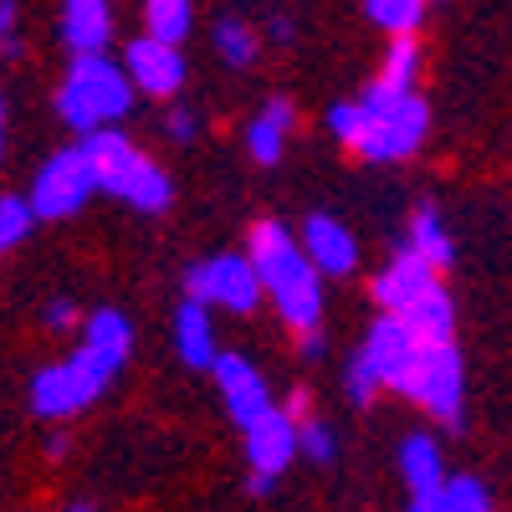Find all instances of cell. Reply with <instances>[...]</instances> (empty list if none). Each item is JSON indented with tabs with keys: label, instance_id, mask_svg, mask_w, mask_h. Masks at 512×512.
Returning <instances> with one entry per match:
<instances>
[{
	"label": "cell",
	"instance_id": "cell-1",
	"mask_svg": "<svg viewBox=\"0 0 512 512\" xmlns=\"http://www.w3.org/2000/svg\"><path fill=\"white\" fill-rule=\"evenodd\" d=\"M328 128L364 159H405L420 149L425 128H431V108L415 93L369 88L364 103H338L328 113Z\"/></svg>",
	"mask_w": 512,
	"mask_h": 512
},
{
	"label": "cell",
	"instance_id": "cell-2",
	"mask_svg": "<svg viewBox=\"0 0 512 512\" xmlns=\"http://www.w3.org/2000/svg\"><path fill=\"white\" fill-rule=\"evenodd\" d=\"M246 267H251L256 287L272 292L277 313H282L292 328L318 333V318H323V282H318V272L303 262L297 241L282 231V221H262V226L251 231Z\"/></svg>",
	"mask_w": 512,
	"mask_h": 512
},
{
	"label": "cell",
	"instance_id": "cell-3",
	"mask_svg": "<svg viewBox=\"0 0 512 512\" xmlns=\"http://www.w3.org/2000/svg\"><path fill=\"white\" fill-rule=\"evenodd\" d=\"M82 154H88V164H93L98 190H113L118 200L149 210V216L169 205V180H164V169H154L134 144L118 134V128H98V134H88Z\"/></svg>",
	"mask_w": 512,
	"mask_h": 512
},
{
	"label": "cell",
	"instance_id": "cell-4",
	"mask_svg": "<svg viewBox=\"0 0 512 512\" xmlns=\"http://www.w3.org/2000/svg\"><path fill=\"white\" fill-rule=\"evenodd\" d=\"M128 103H134V88H128V77L108 57H77L57 93V113L72 128H82V134H98L103 123L123 118Z\"/></svg>",
	"mask_w": 512,
	"mask_h": 512
},
{
	"label": "cell",
	"instance_id": "cell-5",
	"mask_svg": "<svg viewBox=\"0 0 512 512\" xmlns=\"http://www.w3.org/2000/svg\"><path fill=\"white\" fill-rule=\"evenodd\" d=\"M113 374H118V359L82 344L67 364H52V369H41L31 379V405H36V415H52V420L77 415L82 405H93L108 390Z\"/></svg>",
	"mask_w": 512,
	"mask_h": 512
},
{
	"label": "cell",
	"instance_id": "cell-6",
	"mask_svg": "<svg viewBox=\"0 0 512 512\" xmlns=\"http://www.w3.org/2000/svg\"><path fill=\"white\" fill-rule=\"evenodd\" d=\"M410 400H420L425 410H431L446 431H461V420H466V374H461V354L456 344H431V349H420L415 354V369L405 379V390Z\"/></svg>",
	"mask_w": 512,
	"mask_h": 512
},
{
	"label": "cell",
	"instance_id": "cell-7",
	"mask_svg": "<svg viewBox=\"0 0 512 512\" xmlns=\"http://www.w3.org/2000/svg\"><path fill=\"white\" fill-rule=\"evenodd\" d=\"M93 190H98V180H93L88 154H82V149H62V154H52L47 164H41L26 210H31V221H36V216H41V221H62V216H72V210L88 200Z\"/></svg>",
	"mask_w": 512,
	"mask_h": 512
},
{
	"label": "cell",
	"instance_id": "cell-8",
	"mask_svg": "<svg viewBox=\"0 0 512 512\" xmlns=\"http://www.w3.org/2000/svg\"><path fill=\"white\" fill-rule=\"evenodd\" d=\"M190 303L195 308L216 303V308H231V313H251L262 303V287H256V277L241 256H210L205 267L190 272Z\"/></svg>",
	"mask_w": 512,
	"mask_h": 512
},
{
	"label": "cell",
	"instance_id": "cell-9",
	"mask_svg": "<svg viewBox=\"0 0 512 512\" xmlns=\"http://www.w3.org/2000/svg\"><path fill=\"white\" fill-rule=\"evenodd\" d=\"M415 354H420V344L405 333L400 318H379L369 328V338H364V349H359V359L369 364L374 384H390V390H405V379L415 369Z\"/></svg>",
	"mask_w": 512,
	"mask_h": 512
},
{
	"label": "cell",
	"instance_id": "cell-10",
	"mask_svg": "<svg viewBox=\"0 0 512 512\" xmlns=\"http://www.w3.org/2000/svg\"><path fill=\"white\" fill-rule=\"evenodd\" d=\"M123 77H128V88H139V93H149V98H175L180 82H185L180 47H159V41H149V36L128 41Z\"/></svg>",
	"mask_w": 512,
	"mask_h": 512
},
{
	"label": "cell",
	"instance_id": "cell-11",
	"mask_svg": "<svg viewBox=\"0 0 512 512\" xmlns=\"http://www.w3.org/2000/svg\"><path fill=\"white\" fill-rule=\"evenodd\" d=\"M216 384H221V395H226V405H231V415H236V425L246 431V425H256L267 410H272V395H267V379L256 374L241 354H216Z\"/></svg>",
	"mask_w": 512,
	"mask_h": 512
},
{
	"label": "cell",
	"instance_id": "cell-12",
	"mask_svg": "<svg viewBox=\"0 0 512 512\" xmlns=\"http://www.w3.org/2000/svg\"><path fill=\"white\" fill-rule=\"evenodd\" d=\"M303 262L313 267V272H323V277H349L354 267H359V246H354V236L338 226V221H328V216H313L308 221V231H303Z\"/></svg>",
	"mask_w": 512,
	"mask_h": 512
},
{
	"label": "cell",
	"instance_id": "cell-13",
	"mask_svg": "<svg viewBox=\"0 0 512 512\" xmlns=\"http://www.w3.org/2000/svg\"><path fill=\"white\" fill-rule=\"evenodd\" d=\"M292 456H297V425L282 410H267L256 425H246V461L256 466V477L272 482Z\"/></svg>",
	"mask_w": 512,
	"mask_h": 512
},
{
	"label": "cell",
	"instance_id": "cell-14",
	"mask_svg": "<svg viewBox=\"0 0 512 512\" xmlns=\"http://www.w3.org/2000/svg\"><path fill=\"white\" fill-rule=\"evenodd\" d=\"M431 287H436V272L425 267L415 251H400L395 262L374 277V297H379V308H390V318H400L410 303H420Z\"/></svg>",
	"mask_w": 512,
	"mask_h": 512
},
{
	"label": "cell",
	"instance_id": "cell-15",
	"mask_svg": "<svg viewBox=\"0 0 512 512\" xmlns=\"http://www.w3.org/2000/svg\"><path fill=\"white\" fill-rule=\"evenodd\" d=\"M108 31H113V16H108L103 0H72V6L62 11V36H67V47L77 57H98Z\"/></svg>",
	"mask_w": 512,
	"mask_h": 512
},
{
	"label": "cell",
	"instance_id": "cell-16",
	"mask_svg": "<svg viewBox=\"0 0 512 512\" xmlns=\"http://www.w3.org/2000/svg\"><path fill=\"white\" fill-rule=\"evenodd\" d=\"M400 323H405V333L415 338L420 349L451 344V297H446L441 287H431V292L420 297V303H410V308L400 313Z\"/></svg>",
	"mask_w": 512,
	"mask_h": 512
},
{
	"label": "cell",
	"instance_id": "cell-17",
	"mask_svg": "<svg viewBox=\"0 0 512 512\" xmlns=\"http://www.w3.org/2000/svg\"><path fill=\"white\" fill-rule=\"evenodd\" d=\"M400 472H405V482H410V492H415V497L441 492V482H446L441 446H436L431 436H410V441L400 446Z\"/></svg>",
	"mask_w": 512,
	"mask_h": 512
},
{
	"label": "cell",
	"instance_id": "cell-18",
	"mask_svg": "<svg viewBox=\"0 0 512 512\" xmlns=\"http://www.w3.org/2000/svg\"><path fill=\"white\" fill-rule=\"evenodd\" d=\"M175 344H180V359L195 364V369H210V364H216V333H210L205 308H195V303L180 308V318H175Z\"/></svg>",
	"mask_w": 512,
	"mask_h": 512
},
{
	"label": "cell",
	"instance_id": "cell-19",
	"mask_svg": "<svg viewBox=\"0 0 512 512\" xmlns=\"http://www.w3.org/2000/svg\"><path fill=\"white\" fill-rule=\"evenodd\" d=\"M190 0H149L144 6V26H149V41H159V47H180V41L190 36Z\"/></svg>",
	"mask_w": 512,
	"mask_h": 512
},
{
	"label": "cell",
	"instance_id": "cell-20",
	"mask_svg": "<svg viewBox=\"0 0 512 512\" xmlns=\"http://www.w3.org/2000/svg\"><path fill=\"white\" fill-rule=\"evenodd\" d=\"M405 251H415L425 267H451V236H446V226H441V216L436 210H415V221H410V246Z\"/></svg>",
	"mask_w": 512,
	"mask_h": 512
},
{
	"label": "cell",
	"instance_id": "cell-21",
	"mask_svg": "<svg viewBox=\"0 0 512 512\" xmlns=\"http://www.w3.org/2000/svg\"><path fill=\"white\" fill-rule=\"evenodd\" d=\"M287 123H292V108H287V103H267V113L246 128V144H251V159H256V164H277V159H282Z\"/></svg>",
	"mask_w": 512,
	"mask_h": 512
},
{
	"label": "cell",
	"instance_id": "cell-22",
	"mask_svg": "<svg viewBox=\"0 0 512 512\" xmlns=\"http://www.w3.org/2000/svg\"><path fill=\"white\" fill-rule=\"evenodd\" d=\"M415 67H420V47H415V36H395V41H390V52H384V72H379L374 88H384V93H410Z\"/></svg>",
	"mask_w": 512,
	"mask_h": 512
},
{
	"label": "cell",
	"instance_id": "cell-23",
	"mask_svg": "<svg viewBox=\"0 0 512 512\" xmlns=\"http://www.w3.org/2000/svg\"><path fill=\"white\" fill-rule=\"evenodd\" d=\"M128 344H134V333H128V318L123 313H113V308H103V313H93L88 318V349H98V354H108V359H128Z\"/></svg>",
	"mask_w": 512,
	"mask_h": 512
},
{
	"label": "cell",
	"instance_id": "cell-24",
	"mask_svg": "<svg viewBox=\"0 0 512 512\" xmlns=\"http://www.w3.org/2000/svg\"><path fill=\"white\" fill-rule=\"evenodd\" d=\"M364 16L374 26H384V31H395V36H410L425 21V6H420V0H369Z\"/></svg>",
	"mask_w": 512,
	"mask_h": 512
},
{
	"label": "cell",
	"instance_id": "cell-25",
	"mask_svg": "<svg viewBox=\"0 0 512 512\" xmlns=\"http://www.w3.org/2000/svg\"><path fill=\"white\" fill-rule=\"evenodd\" d=\"M436 502H441V512H492V497H487V487H482L477 477H456V482H441Z\"/></svg>",
	"mask_w": 512,
	"mask_h": 512
},
{
	"label": "cell",
	"instance_id": "cell-26",
	"mask_svg": "<svg viewBox=\"0 0 512 512\" xmlns=\"http://www.w3.org/2000/svg\"><path fill=\"white\" fill-rule=\"evenodd\" d=\"M216 47H221V57L231 62V67H246V62H256V36H251V26H241V21H216Z\"/></svg>",
	"mask_w": 512,
	"mask_h": 512
},
{
	"label": "cell",
	"instance_id": "cell-27",
	"mask_svg": "<svg viewBox=\"0 0 512 512\" xmlns=\"http://www.w3.org/2000/svg\"><path fill=\"white\" fill-rule=\"evenodd\" d=\"M31 231V210L21 195H0V251H11Z\"/></svg>",
	"mask_w": 512,
	"mask_h": 512
},
{
	"label": "cell",
	"instance_id": "cell-28",
	"mask_svg": "<svg viewBox=\"0 0 512 512\" xmlns=\"http://www.w3.org/2000/svg\"><path fill=\"white\" fill-rule=\"evenodd\" d=\"M297 451H308L313 461H328V456H333L328 425H323V420H303V425H297Z\"/></svg>",
	"mask_w": 512,
	"mask_h": 512
},
{
	"label": "cell",
	"instance_id": "cell-29",
	"mask_svg": "<svg viewBox=\"0 0 512 512\" xmlns=\"http://www.w3.org/2000/svg\"><path fill=\"white\" fill-rule=\"evenodd\" d=\"M374 390H379V384H374L369 364H364V359H354V364H349V395H354L359 405H369V395H374Z\"/></svg>",
	"mask_w": 512,
	"mask_h": 512
},
{
	"label": "cell",
	"instance_id": "cell-30",
	"mask_svg": "<svg viewBox=\"0 0 512 512\" xmlns=\"http://www.w3.org/2000/svg\"><path fill=\"white\" fill-rule=\"evenodd\" d=\"M16 47H21L16 41V6H0V52L16 57Z\"/></svg>",
	"mask_w": 512,
	"mask_h": 512
},
{
	"label": "cell",
	"instance_id": "cell-31",
	"mask_svg": "<svg viewBox=\"0 0 512 512\" xmlns=\"http://www.w3.org/2000/svg\"><path fill=\"white\" fill-rule=\"evenodd\" d=\"M47 323H52V328H72V323H77L72 303H52V308H47Z\"/></svg>",
	"mask_w": 512,
	"mask_h": 512
},
{
	"label": "cell",
	"instance_id": "cell-32",
	"mask_svg": "<svg viewBox=\"0 0 512 512\" xmlns=\"http://www.w3.org/2000/svg\"><path fill=\"white\" fill-rule=\"evenodd\" d=\"M169 134H175V139H195V118L190 113H169Z\"/></svg>",
	"mask_w": 512,
	"mask_h": 512
},
{
	"label": "cell",
	"instance_id": "cell-33",
	"mask_svg": "<svg viewBox=\"0 0 512 512\" xmlns=\"http://www.w3.org/2000/svg\"><path fill=\"white\" fill-rule=\"evenodd\" d=\"M410 512H441V502H436V492H431V497H415V502H410Z\"/></svg>",
	"mask_w": 512,
	"mask_h": 512
},
{
	"label": "cell",
	"instance_id": "cell-34",
	"mask_svg": "<svg viewBox=\"0 0 512 512\" xmlns=\"http://www.w3.org/2000/svg\"><path fill=\"white\" fill-rule=\"evenodd\" d=\"M0 149H6V103H0Z\"/></svg>",
	"mask_w": 512,
	"mask_h": 512
},
{
	"label": "cell",
	"instance_id": "cell-35",
	"mask_svg": "<svg viewBox=\"0 0 512 512\" xmlns=\"http://www.w3.org/2000/svg\"><path fill=\"white\" fill-rule=\"evenodd\" d=\"M72 512H93V507H72Z\"/></svg>",
	"mask_w": 512,
	"mask_h": 512
}]
</instances>
